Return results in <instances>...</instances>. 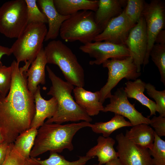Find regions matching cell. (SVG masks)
Masks as SVG:
<instances>
[{"label": "cell", "mask_w": 165, "mask_h": 165, "mask_svg": "<svg viewBox=\"0 0 165 165\" xmlns=\"http://www.w3.org/2000/svg\"><path fill=\"white\" fill-rule=\"evenodd\" d=\"M105 165H123L118 158H115L108 162Z\"/></svg>", "instance_id": "cell-38"}, {"label": "cell", "mask_w": 165, "mask_h": 165, "mask_svg": "<svg viewBox=\"0 0 165 165\" xmlns=\"http://www.w3.org/2000/svg\"><path fill=\"white\" fill-rule=\"evenodd\" d=\"M102 31L95 22L94 12L82 10L70 16L63 23L59 35L65 41H79L85 44L92 42Z\"/></svg>", "instance_id": "cell-5"}, {"label": "cell", "mask_w": 165, "mask_h": 165, "mask_svg": "<svg viewBox=\"0 0 165 165\" xmlns=\"http://www.w3.org/2000/svg\"><path fill=\"white\" fill-rule=\"evenodd\" d=\"M27 8L28 24L48 23L45 15L38 8L36 0H25Z\"/></svg>", "instance_id": "cell-32"}, {"label": "cell", "mask_w": 165, "mask_h": 165, "mask_svg": "<svg viewBox=\"0 0 165 165\" xmlns=\"http://www.w3.org/2000/svg\"><path fill=\"white\" fill-rule=\"evenodd\" d=\"M58 13L64 16H70L82 10L95 12L98 0H53Z\"/></svg>", "instance_id": "cell-21"}, {"label": "cell", "mask_w": 165, "mask_h": 165, "mask_svg": "<svg viewBox=\"0 0 165 165\" xmlns=\"http://www.w3.org/2000/svg\"><path fill=\"white\" fill-rule=\"evenodd\" d=\"M109 98L110 103L104 107L102 112H110L125 117L132 126L141 123L149 124L150 119L144 116L129 102L123 87L118 88Z\"/></svg>", "instance_id": "cell-11"}, {"label": "cell", "mask_w": 165, "mask_h": 165, "mask_svg": "<svg viewBox=\"0 0 165 165\" xmlns=\"http://www.w3.org/2000/svg\"><path fill=\"white\" fill-rule=\"evenodd\" d=\"M108 70V77L105 85L100 89V101L103 104L112 95L111 90L123 78L135 80L139 77L141 72H138L132 57L131 56L122 59H108L102 64Z\"/></svg>", "instance_id": "cell-8"}, {"label": "cell", "mask_w": 165, "mask_h": 165, "mask_svg": "<svg viewBox=\"0 0 165 165\" xmlns=\"http://www.w3.org/2000/svg\"><path fill=\"white\" fill-rule=\"evenodd\" d=\"M4 142L3 137L0 131V145Z\"/></svg>", "instance_id": "cell-39"}, {"label": "cell", "mask_w": 165, "mask_h": 165, "mask_svg": "<svg viewBox=\"0 0 165 165\" xmlns=\"http://www.w3.org/2000/svg\"><path fill=\"white\" fill-rule=\"evenodd\" d=\"M28 24L25 0L7 1L0 7V32L5 36L17 38Z\"/></svg>", "instance_id": "cell-7"}, {"label": "cell", "mask_w": 165, "mask_h": 165, "mask_svg": "<svg viewBox=\"0 0 165 165\" xmlns=\"http://www.w3.org/2000/svg\"><path fill=\"white\" fill-rule=\"evenodd\" d=\"M148 125L141 123L133 126L130 130H126L125 136L133 143L149 149L153 145L155 132Z\"/></svg>", "instance_id": "cell-22"}, {"label": "cell", "mask_w": 165, "mask_h": 165, "mask_svg": "<svg viewBox=\"0 0 165 165\" xmlns=\"http://www.w3.org/2000/svg\"><path fill=\"white\" fill-rule=\"evenodd\" d=\"M145 89L148 95L155 100L156 111L159 116L165 117V90H157L154 86L149 83H146Z\"/></svg>", "instance_id": "cell-31"}, {"label": "cell", "mask_w": 165, "mask_h": 165, "mask_svg": "<svg viewBox=\"0 0 165 165\" xmlns=\"http://www.w3.org/2000/svg\"><path fill=\"white\" fill-rule=\"evenodd\" d=\"M47 64L43 48L27 72L28 87L29 90L34 94L39 84L44 85L46 83L45 69Z\"/></svg>", "instance_id": "cell-19"}, {"label": "cell", "mask_w": 165, "mask_h": 165, "mask_svg": "<svg viewBox=\"0 0 165 165\" xmlns=\"http://www.w3.org/2000/svg\"><path fill=\"white\" fill-rule=\"evenodd\" d=\"M150 57L160 72L161 82L165 86V44L155 43L151 50Z\"/></svg>", "instance_id": "cell-27"}, {"label": "cell", "mask_w": 165, "mask_h": 165, "mask_svg": "<svg viewBox=\"0 0 165 165\" xmlns=\"http://www.w3.org/2000/svg\"><path fill=\"white\" fill-rule=\"evenodd\" d=\"M134 26L126 16L123 10L120 15L109 21L102 31L94 38L93 41H105L125 45L130 31Z\"/></svg>", "instance_id": "cell-14"}, {"label": "cell", "mask_w": 165, "mask_h": 165, "mask_svg": "<svg viewBox=\"0 0 165 165\" xmlns=\"http://www.w3.org/2000/svg\"><path fill=\"white\" fill-rule=\"evenodd\" d=\"M12 68L0 64V95L6 96L12 82Z\"/></svg>", "instance_id": "cell-33"}, {"label": "cell", "mask_w": 165, "mask_h": 165, "mask_svg": "<svg viewBox=\"0 0 165 165\" xmlns=\"http://www.w3.org/2000/svg\"><path fill=\"white\" fill-rule=\"evenodd\" d=\"M47 64L57 65L66 81L76 87L85 85L84 69L72 50L60 40H53L44 48Z\"/></svg>", "instance_id": "cell-4"}, {"label": "cell", "mask_w": 165, "mask_h": 165, "mask_svg": "<svg viewBox=\"0 0 165 165\" xmlns=\"http://www.w3.org/2000/svg\"><path fill=\"white\" fill-rule=\"evenodd\" d=\"M116 139L118 158L123 165H153L148 149L133 143L122 133Z\"/></svg>", "instance_id": "cell-12"}, {"label": "cell", "mask_w": 165, "mask_h": 165, "mask_svg": "<svg viewBox=\"0 0 165 165\" xmlns=\"http://www.w3.org/2000/svg\"><path fill=\"white\" fill-rule=\"evenodd\" d=\"M145 84V82L139 79L134 81L128 80L125 83L126 86L124 89L128 98L134 99L148 108L150 111L149 118L156 115V105L155 102L144 94Z\"/></svg>", "instance_id": "cell-23"}, {"label": "cell", "mask_w": 165, "mask_h": 165, "mask_svg": "<svg viewBox=\"0 0 165 165\" xmlns=\"http://www.w3.org/2000/svg\"><path fill=\"white\" fill-rule=\"evenodd\" d=\"M145 1L143 0H128L124 9V13L134 26L138 21L141 16Z\"/></svg>", "instance_id": "cell-29"}, {"label": "cell", "mask_w": 165, "mask_h": 165, "mask_svg": "<svg viewBox=\"0 0 165 165\" xmlns=\"http://www.w3.org/2000/svg\"><path fill=\"white\" fill-rule=\"evenodd\" d=\"M73 91L75 102L89 116L97 115L103 111L104 106L100 101L99 91L93 92L78 87Z\"/></svg>", "instance_id": "cell-18"}, {"label": "cell", "mask_w": 165, "mask_h": 165, "mask_svg": "<svg viewBox=\"0 0 165 165\" xmlns=\"http://www.w3.org/2000/svg\"><path fill=\"white\" fill-rule=\"evenodd\" d=\"M49 157L41 160L33 158L41 165H86V163L92 158L86 156H79L76 160L69 161L66 160L64 156L55 152H50Z\"/></svg>", "instance_id": "cell-26"}, {"label": "cell", "mask_w": 165, "mask_h": 165, "mask_svg": "<svg viewBox=\"0 0 165 165\" xmlns=\"http://www.w3.org/2000/svg\"><path fill=\"white\" fill-rule=\"evenodd\" d=\"M149 124L154 128L155 133L159 137L165 136V117L154 116L150 119Z\"/></svg>", "instance_id": "cell-34"}, {"label": "cell", "mask_w": 165, "mask_h": 165, "mask_svg": "<svg viewBox=\"0 0 165 165\" xmlns=\"http://www.w3.org/2000/svg\"><path fill=\"white\" fill-rule=\"evenodd\" d=\"M2 165H41L33 158H26L15 149L13 143H9L6 160Z\"/></svg>", "instance_id": "cell-28"}, {"label": "cell", "mask_w": 165, "mask_h": 165, "mask_svg": "<svg viewBox=\"0 0 165 165\" xmlns=\"http://www.w3.org/2000/svg\"><path fill=\"white\" fill-rule=\"evenodd\" d=\"M91 124L85 121L64 125L44 123L38 130L30 156L35 158L48 151L58 153L65 149L72 151L74 149L72 140L76 133L82 128L90 127Z\"/></svg>", "instance_id": "cell-2"}, {"label": "cell", "mask_w": 165, "mask_h": 165, "mask_svg": "<svg viewBox=\"0 0 165 165\" xmlns=\"http://www.w3.org/2000/svg\"><path fill=\"white\" fill-rule=\"evenodd\" d=\"M13 60L11 64L12 82L8 94L0 95V131L4 142L14 143L22 132L30 128L35 113L34 95L28 90V63L19 67Z\"/></svg>", "instance_id": "cell-1"}, {"label": "cell", "mask_w": 165, "mask_h": 165, "mask_svg": "<svg viewBox=\"0 0 165 165\" xmlns=\"http://www.w3.org/2000/svg\"><path fill=\"white\" fill-rule=\"evenodd\" d=\"M125 45L130 53L138 72H140L147 46L146 23L142 15L138 21L130 30Z\"/></svg>", "instance_id": "cell-13"}, {"label": "cell", "mask_w": 165, "mask_h": 165, "mask_svg": "<svg viewBox=\"0 0 165 165\" xmlns=\"http://www.w3.org/2000/svg\"><path fill=\"white\" fill-rule=\"evenodd\" d=\"M9 144L4 142L0 145V165H2L6 160Z\"/></svg>", "instance_id": "cell-35"}, {"label": "cell", "mask_w": 165, "mask_h": 165, "mask_svg": "<svg viewBox=\"0 0 165 165\" xmlns=\"http://www.w3.org/2000/svg\"><path fill=\"white\" fill-rule=\"evenodd\" d=\"M34 95L35 113L31 127L38 129L44 124L46 118L49 119L53 116L56 111L57 103L55 98L53 97L49 100L44 99L41 96L39 85Z\"/></svg>", "instance_id": "cell-16"}, {"label": "cell", "mask_w": 165, "mask_h": 165, "mask_svg": "<svg viewBox=\"0 0 165 165\" xmlns=\"http://www.w3.org/2000/svg\"><path fill=\"white\" fill-rule=\"evenodd\" d=\"M47 32L45 24H28L22 34L10 48L18 63L28 62L31 64L43 47Z\"/></svg>", "instance_id": "cell-6"}, {"label": "cell", "mask_w": 165, "mask_h": 165, "mask_svg": "<svg viewBox=\"0 0 165 165\" xmlns=\"http://www.w3.org/2000/svg\"><path fill=\"white\" fill-rule=\"evenodd\" d=\"M46 68L52 83L47 94L55 98L57 106L53 116L45 123L61 124L69 121L91 122L92 118L78 105L72 95L74 86L57 76L49 66Z\"/></svg>", "instance_id": "cell-3"}, {"label": "cell", "mask_w": 165, "mask_h": 165, "mask_svg": "<svg viewBox=\"0 0 165 165\" xmlns=\"http://www.w3.org/2000/svg\"><path fill=\"white\" fill-rule=\"evenodd\" d=\"M79 49L94 58L89 64L99 65L109 59H123L131 56L126 46L105 42H94L80 46Z\"/></svg>", "instance_id": "cell-10"}, {"label": "cell", "mask_w": 165, "mask_h": 165, "mask_svg": "<svg viewBox=\"0 0 165 165\" xmlns=\"http://www.w3.org/2000/svg\"><path fill=\"white\" fill-rule=\"evenodd\" d=\"M148 150L153 165H165V141L155 133L153 145Z\"/></svg>", "instance_id": "cell-30"}, {"label": "cell", "mask_w": 165, "mask_h": 165, "mask_svg": "<svg viewBox=\"0 0 165 165\" xmlns=\"http://www.w3.org/2000/svg\"><path fill=\"white\" fill-rule=\"evenodd\" d=\"M41 11L46 16L49 28L44 41L56 39L59 35L63 23L70 16H64L59 14L56 9L53 0H37Z\"/></svg>", "instance_id": "cell-15"}, {"label": "cell", "mask_w": 165, "mask_h": 165, "mask_svg": "<svg viewBox=\"0 0 165 165\" xmlns=\"http://www.w3.org/2000/svg\"><path fill=\"white\" fill-rule=\"evenodd\" d=\"M126 1L98 0V7L94 13V19L96 23L102 31L112 19L122 13L124 10L123 7Z\"/></svg>", "instance_id": "cell-17"}, {"label": "cell", "mask_w": 165, "mask_h": 165, "mask_svg": "<svg viewBox=\"0 0 165 165\" xmlns=\"http://www.w3.org/2000/svg\"><path fill=\"white\" fill-rule=\"evenodd\" d=\"M38 133V129L34 127L21 133L13 143L16 151L24 157L29 158Z\"/></svg>", "instance_id": "cell-25"}, {"label": "cell", "mask_w": 165, "mask_h": 165, "mask_svg": "<svg viewBox=\"0 0 165 165\" xmlns=\"http://www.w3.org/2000/svg\"><path fill=\"white\" fill-rule=\"evenodd\" d=\"M97 144L86 152V156L92 158L97 156L99 165H103L118 158L117 152L114 148L116 141L113 138L100 136L97 139Z\"/></svg>", "instance_id": "cell-20"}, {"label": "cell", "mask_w": 165, "mask_h": 165, "mask_svg": "<svg viewBox=\"0 0 165 165\" xmlns=\"http://www.w3.org/2000/svg\"><path fill=\"white\" fill-rule=\"evenodd\" d=\"M155 43L165 44V30H161L157 35Z\"/></svg>", "instance_id": "cell-36"}, {"label": "cell", "mask_w": 165, "mask_h": 165, "mask_svg": "<svg viewBox=\"0 0 165 165\" xmlns=\"http://www.w3.org/2000/svg\"><path fill=\"white\" fill-rule=\"evenodd\" d=\"M93 165H98V164H93Z\"/></svg>", "instance_id": "cell-40"}, {"label": "cell", "mask_w": 165, "mask_h": 165, "mask_svg": "<svg viewBox=\"0 0 165 165\" xmlns=\"http://www.w3.org/2000/svg\"><path fill=\"white\" fill-rule=\"evenodd\" d=\"M130 121H126L124 117L115 114L109 121L106 122H100L91 124L90 127L97 134H101L105 137H108L114 131L122 127H132Z\"/></svg>", "instance_id": "cell-24"}, {"label": "cell", "mask_w": 165, "mask_h": 165, "mask_svg": "<svg viewBox=\"0 0 165 165\" xmlns=\"http://www.w3.org/2000/svg\"><path fill=\"white\" fill-rule=\"evenodd\" d=\"M141 15L145 19L147 38V46L143 67L149 62L150 53L157 35L165 26V5L161 0L145 1Z\"/></svg>", "instance_id": "cell-9"}, {"label": "cell", "mask_w": 165, "mask_h": 165, "mask_svg": "<svg viewBox=\"0 0 165 165\" xmlns=\"http://www.w3.org/2000/svg\"><path fill=\"white\" fill-rule=\"evenodd\" d=\"M12 54L10 48L3 46L0 45V64L2 63L0 59L3 55L9 56Z\"/></svg>", "instance_id": "cell-37"}]
</instances>
